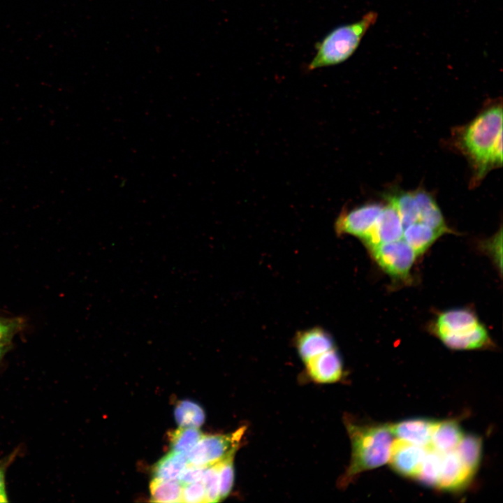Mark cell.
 I'll return each instance as SVG.
<instances>
[{
    "label": "cell",
    "instance_id": "6da1fadb",
    "mask_svg": "<svg viewBox=\"0 0 503 503\" xmlns=\"http://www.w3.org/2000/svg\"><path fill=\"white\" fill-rule=\"evenodd\" d=\"M458 147L474 169V184L479 183L493 168L502 165V107L495 103L460 129Z\"/></svg>",
    "mask_w": 503,
    "mask_h": 503
},
{
    "label": "cell",
    "instance_id": "7a4b0ae2",
    "mask_svg": "<svg viewBox=\"0 0 503 503\" xmlns=\"http://www.w3.org/2000/svg\"><path fill=\"white\" fill-rule=\"evenodd\" d=\"M345 421L351 443V458L340 481L341 487L347 486L360 473L386 463L393 436L388 425L358 424L349 419Z\"/></svg>",
    "mask_w": 503,
    "mask_h": 503
},
{
    "label": "cell",
    "instance_id": "3957f363",
    "mask_svg": "<svg viewBox=\"0 0 503 503\" xmlns=\"http://www.w3.org/2000/svg\"><path fill=\"white\" fill-rule=\"evenodd\" d=\"M377 19V13L368 12L351 24H344L330 31L316 45V53L307 66L309 71L341 64L356 50L363 36Z\"/></svg>",
    "mask_w": 503,
    "mask_h": 503
},
{
    "label": "cell",
    "instance_id": "277c9868",
    "mask_svg": "<svg viewBox=\"0 0 503 503\" xmlns=\"http://www.w3.org/2000/svg\"><path fill=\"white\" fill-rule=\"evenodd\" d=\"M245 431L242 427L231 434L203 435L187 453L188 464L208 467L235 455Z\"/></svg>",
    "mask_w": 503,
    "mask_h": 503
},
{
    "label": "cell",
    "instance_id": "5b68a950",
    "mask_svg": "<svg viewBox=\"0 0 503 503\" xmlns=\"http://www.w3.org/2000/svg\"><path fill=\"white\" fill-rule=\"evenodd\" d=\"M370 251L381 268L390 275L400 279L408 277L417 256L403 239L379 245Z\"/></svg>",
    "mask_w": 503,
    "mask_h": 503
},
{
    "label": "cell",
    "instance_id": "8992f818",
    "mask_svg": "<svg viewBox=\"0 0 503 503\" xmlns=\"http://www.w3.org/2000/svg\"><path fill=\"white\" fill-rule=\"evenodd\" d=\"M403 230L396 207L387 200V204L383 206L374 224L360 240L371 249L379 245L401 239Z\"/></svg>",
    "mask_w": 503,
    "mask_h": 503
},
{
    "label": "cell",
    "instance_id": "52a82bcc",
    "mask_svg": "<svg viewBox=\"0 0 503 503\" xmlns=\"http://www.w3.org/2000/svg\"><path fill=\"white\" fill-rule=\"evenodd\" d=\"M383 206L381 203H370L342 212L335 221L337 234L361 239L374 224Z\"/></svg>",
    "mask_w": 503,
    "mask_h": 503
},
{
    "label": "cell",
    "instance_id": "ba28073f",
    "mask_svg": "<svg viewBox=\"0 0 503 503\" xmlns=\"http://www.w3.org/2000/svg\"><path fill=\"white\" fill-rule=\"evenodd\" d=\"M428 448L398 439L392 442L388 462L398 474L416 478Z\"/></svg>",
    "mask_w": 503,
    "mask_h": 503
},
{
    "label": "cell",
    "instance_id": "9c48e42d",
    "mask_svg": "<svg viewBox=\"0 0 503 503\" xmlns=\"http://www.w3.org/2000/svg\"><path fill=\"white\" fill-rule=\"evenodd\" d=\"M474 474L461 460L455 450L442 453L437 487L448 491L460 490L469 484Z\"/></svg>",
    "mask_w": 503,
    "mask_h": 503
},
{
    "label": "cell",
    "instance_id": "30bf717a",
    "mask_svg": "<svg viewBox=\"0 0 503 503\" xmlns=\"http://www.w3.org/2000/svg\"><path fill=\"white\" fill-rule=\"evenodd\" d=\"M306 373L317 383H333L342 378L343 367L335 347L318 354L305 363Z\"/></svg>",
    "mask_w": 503,
    "mask_h": 503
},
{
    "label": "cell",
    "instance_id": "8fae6325",
    "mask_svg": "<svg viewBox=\"0 0 503 503\" xmlns=\"http://www.w3.org/2000/svg\"><path fill=\"white\" fill-rule=\"evenodd\" d=\"M294 344L304 363L335 347L334 340L330 333L319 326L298 332Z\"/></svg>",
    "mask_w": 503,
    "mask_h": 503
},
{
    "label": "cell",
    "instance_id": "7c38bea8",
    "mask_svg": "<svg viewBox=\"0 0 503 503\" xmlns=\"http://www.w3.org/2000/svg\"><path fill=\"white\" fill-rule=\"evenodd\" d=\"M437 421L425 418H414L390 425L393 436L416 445L428 448Z\"/></svg>",
    "mask_w": 503,
    "mask_h": 503
},
{
    "label": "cell",
    "instance_id": "4fadbf2b",
    "mask_svg": "<svg viewBox=\"0 0 503 503\" xmlns=\"http://www.w3.org/2000/svg\"><path fill=\"white\" fill-rule=\"evenodd\" d=\"M479 323L473 312L465 309H455L442 313L435 323L434 330L439 337L465 331Z\"/></svg>",
    "mask_w": 503,
    "mask_h": 503
},
{
    "label": "cell",
    "instance_id": "5bb4252c",
    "mask_svg": "<svg viewBox=\"0 0 503 503\" xmlns=\"http://www.w3.org/2000/svg\"><path fill=\"white\" fill-rule=\"evenodd\" d=\"M463 435L460 425L455 421H437L428 448L439 453L453 451Z\"/></svg>",
    "mask_w": 503,
    "mask_h": 503
},
{
    "label": "cell",
    "instance_id": "9a60e30c",
    "mask_svg": "<svg viewBox=\"0 0 503 503\" xmlns=\"http://www.w3.org/2000/svg\"><path fill=\"white\" fill-rule=\"evenodd\" d=\"M439 337L445 345L453 349H479L486 347L490 341L486 328L481 323L469 330Z\"/></svg>",
    "mask_w": 503,
    "mask_h": 503
},
{
    "label": "cell",
    "instance_id": "2e32d148",
    "mask_svg": "<svg viewBox=\"0 0 503 503\" xmlns=\"http://www.w3.org/2000/svg\"><path fill=\"white\" fill-rule=\"evenodd\" d=\"M419 210L420 221L442 234L451 232L434 198L422 189L414 191Z\"/></svg>",
    "mask_w": 503,
    "mask_h": 503
},
{
    "label": "cell",
    "instance_id": "e0dca14e",
    "mask_svg": "<svg viewBox=\"0 0 503 503\" xmlns=\"http://www.w3.org/2000/svg\"><path fill=\"white\" fill-rule=\"evenodd\" d=\"M442 234L421 222H414L403 230V240L413 249L416 256L423 254Z\"/></svg>",
    "mask_w": 503,
    "mask_h": 503
},
{
    "label": "cell",
    "instance_id": "ac0fdd59",
    "mask_svg": "<svg viewBox=\"0 0 503 503\" xmlns=\"http://www.w3.org/2000/svg\"><path fill=\"white\" fill-rule=\"evenodd\" d=\"M187 465V454L171 451L154 465L152 469L153 479H178Z\"/></svg>",
    "mask_w": 503,
    "mask_h": 503
},
{
    "label": "cell",
    "instance_id": "d6986e66",
    "mask_svg": "<svg viewBox=\"0 0 503 503\" xmlns=\"http://www.w3.org/2000/svg\"><path fill=\"white\" fill-rule=\"evenodd\" d=\"M174 416L180 427L198 428L205 421L203 408L191 400L179 402L174 410Z\"/></svg>",
    "mask_w": 503,
    "mask_h": 503
},
{
    "label": "cell",
    "instance_id": "ffe728a7",
    "mask_svg": "<svg viewBox=\"0 0 503 503\" xmlns=\"http://www.w3.org/2000/svg\"><path fill=\"white\" fill-rule=\"evenodd\" d=\"M454 450L466 466L475 473L481 461V439L474 435H463Z\"/></svg>",
    "mask_w": 503,
    "mask_h": 503
},
{
    "label": "cell",
    "instance_id": "44dd1931",
    "mask_svg": "<svg viewBox=\"0 0 503 503\" xmlns=\"http://www.w3.org/2000/svg\"><path fill=\"white\" fill-rule=\"evenodd\" d=\"M182 484L175 480L153 479L150 483V495L155 502H181Z\"/></svg>",
    "mask_w": 503,
    "mask_h": 503
},
{
    "label": "cell",
    "instance_id": "7402d4cb",
    "mask_svg": "<svg viewBox=\"0 0 503 503\" xmlns=\"http://www.w3.org/2000/svg\"><path fill=\"white\" fill-rule=\"evenodd\" d=\"M441 458L442 453L428 447V451L416 478L426 486L437 487Z\"/></svg>",
    "mask_w": 503,
    "mask_h": 503
},
{
    "label": "cell",
    "instance_id": "603a6c76",
    "mask_svg": "<svg viewBox=\"0 0 503 503\" xmlns=\"http://www.w3.org/2000/svg\"><path fill=\"white\" fill-rule=\"evenodd\" d=\"M203 435L198 428L180 427L170 435L171 451L187 454Z\"/></svg>",
    "mask_w": 503,
    "mask_h": 503
},
{
    "label": "cell",
    "instance_id": "cb8c5ba5",
    "mask_svg": "<svg viewBox=\"0 0 503 503\" xmlns=\"http://www.w3.org/2000/svg\"><path fill=\"white\" fill-rule=\"evenodd\" d=\"M219 462L207 467L203 479L207 502H217L220 500L219 497Z\"/></svg>",
    "mask_w": 503,
    "mask_h": 503
},
{
    "label": "cell",
    "instance_id": "d4e9b609",
    "mask_svg": "<svg viewBox=\"0 0 503 503\" xmlns=\"http://www.w3.org/2000/svg\"><path fill=\"white\" fill-rule=\"evenodd\" d=\"M234 455L219 462V480L220 500L231 493L234 483Z\"/></svg>",
    "mask_w": 503,
    "mask_h": 503
},
{
    "label": "cell",
    "instance_id": "484cf974",
    "mask_svg": "<svg viewBox=\"0 0 503 503\" xmlns=\"http://www.w3.org/2000/svg\"><path fill=\"white\" fill-rule=\"evenodd\" d=\"M181 502H207L205 490L202 481L183 485Z\"/></svg>",
    "mask_w": 503,
    "mask_h": 503
},
{
    "label": "cell",
    "instance_id": "4316f807",
    "mask_svg": "<svg viewBox=\"0 0 503 503\" xmlns=\"http://www.w3.org/2000/svg\"><path fill=\"white\" fill-rule=\"evenodd\" d=\"M206 468L207 467L196 466L188 464L178 478L179 481L183 486L202 481Z\"/></svg>",
    "mask_w": 503,
    "mask_h": 503
},
{
    "label": "cell",
    "instance_id": "83f0119b",
    "mask_svg": "<svg viewBox=\"0 0 503 503\" xmlns=\"http://www.w3.org/2000/svg\"><path fill=\"white\" fill-rule=\"evenodd\" d=\"M19 324L16 320L0 319V343H8Z\"/></svg>",
    "mask_w": 503,
    "mask_h": 503
},
{
    "label": "cell",
    "instance_id": "f1b7e54d",
    "mask_svg": "<svg viewBox=\"0 0 503 503\" xmlns=\"http://www.w3.org/2000/svg\"><path fill=\"white\" fill-rule=\"evenodd\" d=\"M12 458H9L8 460L0 462V503L7 502L8 496L6 490L5 483V472L8 464L10 463Z\"/></svg>",
    "mask_w": 503,
    "mask_h": 503
},
{
    "label": "cell",
    "instance_id": "f546056e",
    "mask_svg": "<svg viewBox=\"0 0 503 503\" xmlns=\"http://www.w3.org/2000/svg\"><path fill=\"white\" fill-rule=\"evenodd\" d=\"M8 348V343H0V359L3 356Z\"/></svg>",
    "mask_w": 503,
    "mask_h": 503
}]
</instances>
